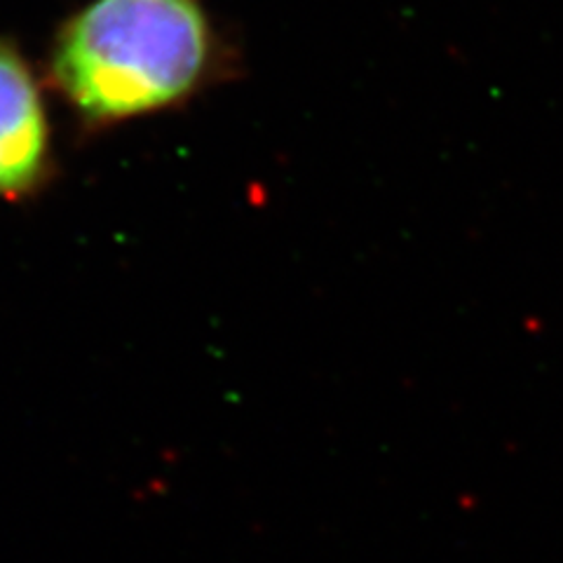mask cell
<instances>
[{"instance_id":"6da1fadb","label":"cell","mask_w":563,"mask_h":563,"mask_svg":"<svg viewBox=\"0 0 563 563\" xmlns=\"http://www.w3.org/2000/svg\"><path fill=\"white\" fill-rule=\"evenodd\" d=\"M223 68L205 0H90L49 52L52 82L92 125L176 109Z\"/></svg>"},{"instance_id":"7a4b0ae2","label":"cell","mask_w":563,"mask_h":563,"mask_svg":"<svg viewBox=\"0 0 563 563\" xmlns=\"http://www.w3.org/2000/svg\"><path fill=\"white\" fill-rule=\"evenodd\" d=\"M49 172L43 92L24 55L0 38V198L20 200Z\"/></svg>"}]
</instances>
